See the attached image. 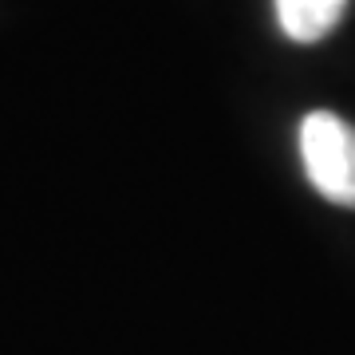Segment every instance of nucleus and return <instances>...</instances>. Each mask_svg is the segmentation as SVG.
I'll return each instance as SVG.
<instances>
[{"label": "nucleus", "mask_w": 355, "mask_h": 355, "mask_svg": "<svg viewBox=\"0 0 355 355\" xmlns=\"http://www.w3.org/2000/svg\"><path fill=\"white\" fill-rule=\"evenodd\" d=\"M300 158L320 198L355 205V135L340 114L312 111L300 123Z\"/></svg>", "instance_id": "nucleus-1"}, {"label": "nucleus", "mask_w": 355, "mask_h": 355, "mask_svg": "<svg viewBox=\"0 0 355 355\" xmlns=\"http://www.w3.org/2000/svg\"><path fill=\"white\" fill-rule=\"evenodd\" d=\"M347 0H277V20L296 44H316L343 20Z\"/></svg>", "instance_id": "nucleus-2"}]
</instances>
